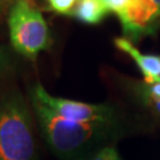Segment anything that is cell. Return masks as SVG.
Masks as SVG:
<instances>
[{
  "label": "cell",
  "mask_w": 160,
  "mask_h": 160,
  "mask_svg": "<svg viewBox=\"0 0 160 160\" xmlns=\"http://www.w3.org/2000/svg\"><path fill=\"white\" fill-rule=\"evenodd\" d=\"M34 140L29 109L19 95L0 102V160H33Z\"/></svg>",
  "instance_id": "obj_1"
},
{
  "label": "cell",
  "mask_w": 160,
  "mask_h": 160,
  "mask_svg": "<svg viewBox=\"0 0 160 160\" xmlns=\"http://www.w3.org/2000/svg\"><path fill=\"white\" fill-rule=\"evenodd\" d=\"M10 39L14 50L34 62L52 44L48 23L33 0H17L7 18Z\"/></svg>",
  "instance_id": "obj_2"
},
{
  "label": "cell",
  "mask_w": 160,
  "mask_h": 160,
  "mask_svg": "<svg viewBox=\"0 0 160 160\" xmlns=\"http://www.w3.org/2000/svg\"><path fill=\"white\" fill-rule=\"evenodd\" d=\"M32 104L49 145L62 154L72 153L83 147L101 127L96 123H80L67 120L36 98H32Z\"/></svg>",
  "instance_id": "obj_3"
},
{
  "label": "cell",
  "mask_w": 160,
  "mask_h": 160,
  "mask_svg": "<svg viewBox=\"0 0 160 160\" xmlns=\"http://www.w3.org/2000/svg\"><path fill=\"white\" fill-rule=\"evenodd\" d=\"M30 95L51 108L55 113L69 121L80 123H96L102 125L108 122L113 114V109L106 104H90L62 97L50 95L40 83L31 88Z\"/></svg>",
  "instance_id": "obj_4"
},
{
  "label": "cell",
  "mask_w": 160,
  "mask_h": 160,
  "mask_svg": "<svg viewBox=\"0 0 160 160\" xmlns=\"http://www.w3.org/2000/svg\"><path fill=\"white\" fill-rule=\"evenodd\" d=\"M118 17L125 38L133 42L154 34L160 25V10L153 0H131Z\"/></svg>",
  "instance_id": "obj_5"
},
{
  "label": "cell",
  "mask_w": 160,
  "mask_h": 160,
  "mask_svg": "<svg viewBox=\"0 0 160 160\" xmlns=\"http://www.w3.org/2000/svg\"><path fill=\"white\" fill-rule=\"evenodd\" d=\"M115 46L129 55L139 67L141 74L143 75L146 84H154L160 82V56L159 55H143L133 45L131 40L125 37H119L114 39Z\"/></svg>",
  "instance_id": "obj_6"
},
{
  "label": "cell",
  "mask_w": 160,
  "mask_h": 160,
  "mask_svg": "<svg viewBox=\"0 0 160 160\" xmlns=\"http://www.w3.org/2000/svg\"><path fill=\"white\" fill-rule=\"evenodd\" d=\"M110 12L103 0H80L74 12V17L88 25H97Z\"/></svg>",
  "instance_id": "obj_7"
},
{
  "label": "cell",
  "mask_w": 160,
  "mask_h": 160,
  "mask_svg": "<svg viewBox=\"0 0 160 160\" xmlns=\"http://www.w3.org/2000/svg\"><path fill=\"white\" fill-rule=\"evenodd\" d=\"M50 10L62 16L74 17V12L80 0H46Z\"/></svg>",
  "instance_id": "obj_8"
},
{
  "label": "cell",
  "mask_w": 160,
  "mask_h": 160,
  "mask_svg": "<svg viewBox=\"0 0 160 160\" xmlns=\"http://www.w3.org/2000/svg\"><path fill=\"white\" fill-rule=\"evenodd\" d=\"M103 1H104L109 12L116 13V16L121 14L131 2V0H103Z\"/></svg>",
  "instance_id": "obj_9"
},
{
  "label": "cell",
  "mask_w": 160,
  "mask_h": 160,
  "mask_svg": "<svg viewBox=\"0 0 160 160\" xmlns=\"http://www.w3.org/2000/svg\"><path fill=\"white\" fill-rule=\"evenodd\" d=\"M118 158H119L118 152L112 147H107L101 149L96 155H94L92 160H116Z\"/></svg>",
  "instance_id": "obj_10"
},
{
  "label": "cell",
  "mask_w": 160,
  "mask_h": 160,
  "mask_svg": "<svg viewBox=\"0 0 160 160\" xmlns=\"http://www.w3.org/2000/svg\"><path fill=\"white\" fill-rule=\"evenodd\" d=\"M8 64V58L6 55V51L4 50V48L0 46V74H2V71L6 69Z\"/></svg>",
  "instance_id": "obj_11"
},
{
  "label": "cell",
  "mask_w": 160,
  "mask_h": 160,
  "mask_svg": "<svg viewBox=\"0 0 160 160\" xmlns=\"http://www.w3.org/2000/svg\"><path fill=\"white\" fill-rule=\"evenodd\" d=\"M16 1L17 0H0V14H2L7 10H10Z\"/></svg>",
  "instance_id": "obj_12"
},
{
  "label": "cell",
  "mask_w": 160,
  "mask_h": 160,
  "mask_svg": "<svg viewBox=\"0 0 160 160\" xmlns=\"http://www.w3.org/2000/svg\"><path fill=\"white\" fill-rule=\"evenodd\" d=\"M143 101L146 102V104L148 107L153 109L155 113H158L160 115V101H158V100H148V98H143Z\"/></svg>",
  "instance_id": "obj_13"
},
{
  "label": "cell",
  "mask_w": 160,
  "mask_h": 160,
  "mask_svg": "<svg viewBox=\"0 0 160 160\" xmlns=\"http://www.w3.org/2000/svg\"><path fill=\"white\" fill-rule=\"evenodd\" d=\"M153 1H154L155 4H157V6L159 7V10H160V0H153Z\"/></svg>",
  "instance_id": "obj_14"
},
{
  "label": "cell",
  "mask_w": 160,
  "mask_h": 160,
  "mask_svg": "<svg viewBox=\"0 0 160 160\" xmlns=\"http://www.w3.org/2000/svg\"><path fill=\"white\" fill-rule=\"evenodd\" d=\"M116 160H121V159H120V157H119V158H118V159H116Z\"/></svg>",
  "instance_id": "obj_15"
}]
</instances>
